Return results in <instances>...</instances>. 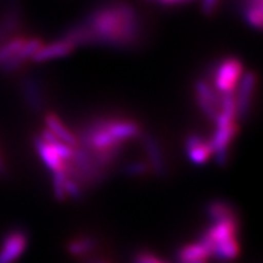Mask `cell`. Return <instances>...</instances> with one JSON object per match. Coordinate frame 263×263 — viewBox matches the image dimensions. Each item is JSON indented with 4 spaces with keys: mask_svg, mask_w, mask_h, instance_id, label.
<instances>
[{
    "mask_svg": "<svg viewBox=\"0 0 263 263\" xmlns=\"http://www.w3.org/2000/svg\"><path fill=\"white\" fill-rule=\"evenodd\" d=\"M244 73V65L238 58H227L217 65L213 73V84L221 94L234 93Z\"/></svg>",
    "mask_w": 263,
    "mask_h": 263,
    "instance_id": "7a4b0ae2",
    "label": "cell"
},
{
    "mask_svg": "<svg viewBox=\"0 0 263 263\" xmlns=\"http://www.w3.org/2000/svg\"><path fill=\"white\" fill-rule=\"evenodd\" d=\"M219 0H202V10L206 15H211L218 5Z\"/></svg>",
    "mask_w": 263,
    "mask_h": 263,
    "instance_id": "d4e9b609",
    "label": "cell"
},
{
    "mask_svg": "<svg viewBox=\"0 0 263 263\" xmlns=\"http://www.w3.org/2000/svg\"><path fill=\"white\" fill-rule=\"evenodd\" d=\"M239 222L238 218H229L223 219V221L213 222V224L206 230V233L201 236L200 242L205 245V248L210 252H213V248L218 242L224 241L230 238H236L238 234Z\"/></svg>",
    "mask_w": 263,
    "mask_h": 263,
    "instance_id": "277c9868",
    "label": "cell"
},
{
    "mask_svg": "<svg viewBox=\"0 0 263 263\" xmlns=\"http://www.w3.org/2000/svg\"><path fill=\"white\" fill-rule=\"evenodd\" d=\"M163 4H178V3L188 2V0H161Z\"/></svg>",
    "mask_w": 263,
    "mask_h": 263,
    "instance_id": "484cf974",
    "label": "cell"
},
{
    "mask_svg": "<svg viewBox=\"0 0 263 263\" xmlns=\"http://www.w3.org/2000/svg\"><path fill=\"white\" fill-rule=\"evenodd\" d=\"M149 163L138 161V162H132L128 163L127 166H124L123 173L127 174V176H141V174H145L146 172H149Z\"/></svg>",
    "mask_w": 263,
    "mask_h": 263,
    "instance_id": "603a6c76",
    "label": "cell"
},
{
    "mask_svg": "<svg viewBox=\"0 0 263 263\" xmlns=\"http://www.w3.org/2000/svg\"><path fill=\"white\" fill-rule=\"evenodd\" d=\"M28 245V235L25 230L14 229L4 236L0 246V263H15L21 257Z\"/></svg>",
    "mask_w": 263,
    "mask_h": 263,
    "instance_id": "5b68a950",
    "label": "cell"
},
{
    "mask_svg": "<svg viewBox=\"0 0 263 263\" xmlns=\"http://www.w3.org/2000/svg\"><path fill=\"white\" fill-rule=\"evenodd\" d=\"M25 94L27 99L29 106L33 110H41L42 108V97L39 93V87L37 82L33 80H28L25 84Z\"/></svg>",
    "mask_w": 263,
    "mask_h": 263,
    "instance_id": "d6986e66",
    "label": "cell"
},
{
    "mask_svg": "<svg viewBox=\"0 0 263 263\" xmlns=\"http://www.w3.org/2000/svg\"><path fill=\"white\" fill-rule=\"evenodd\" d=\"M76 45L67 39H60V41L52 42L48 45H42L38 51L33 55L32 60L34 62H45L52 59L67 57L73 51Z\"/></svg>",
    "mask_w": 263,
    "mask_h": 263,
    "instance_id": "ba28073f",
    "label": "cell"
},
{
    "mask_svg": "<svg viewBox=\"0 0 263 263\" xmlns=\"http://www.w3.org/2000/svg\"><path fill=\"white\" fill-rule=\"evenodd\" d=\"M65 194L66 197H71V199L80 200L83 195V188L78 184L76 180L71 178H66L65 180Z\"/></svg>",
    "mask_w": 263,
    "mask_h": 263,
    "instance_id": "7402d4cb",
    "label": "cell"
},
{
    "mask_svg": "<svg viewBox=\"0 0 263 263\" xmlns=\"http://www.w3.org/2000/svg\"><path fill=\"white\" fill-rule=\"evenodd\" d=\"M177 262L195 261V259H209L211 257V252L205 248L202 242H195L183 246L177 252Z\"/></svg>",
    "mask_w": 263,
    "mask_h": 263,
    "instance_id": "9a60e30c",
    "label": "cell"
},
{
    "mask_svg": "<svg viewBox=\"0 0 263 263\" xmlns=\"http://www.w3.org/2000/svg\"><path fill=\"white\" fill-rule=\"evenodd\" d=\"M238 130L239 127L236 124V121L216 124L215 134H213L212 139L209 141V144L211 146L212 155H215L217 163L221 164V166L226 164L227 162L229 145L233 139H234Z\"/></svg>",
    "mask_w": 263,
    "mask_h": 263,
    "instance_id": "3957f363",
    "label": "cell"
},
{
    "mask_svg": "<svg viewBox=\"0 0 263 263\" xmlns=\"http://www.w3.org/2000/svg\"><path fill=\"white\" fill-rule=\"evenodd\" d=\"M83 263H95V258L94 257H87L83 259Z\"/></svg>",
    "mask_w": 263,
    "mask_h": 263,
    "instance_id": "83f0119b",
    "label": "cell"
},
{
    "mask_svg": "<svg viewBox=\"0 0 263 263\" xmlns=\"http://www.w3.org/2000/svg\"><path fill=\"white\" fill-rule=\"evenodd\" d=\"M206 213L212 222L236 218L234 207L223 200H215V201L210 202L206 207Z\"/></svg>",
    "mask_w": 263,
    "mask_h": 263,
    "instance_id": "5bb4252c",
    "label": "cell"
},
{
    "mask_svg": "<svg viewBox=\"0 0 263 263\" xmlns=\"http://www.w3.org/2000/svg\"><path fill=\"white\" fill-rule=\"evenodd\" d=\"M43 45V42L41 38H31V39H26L25 44L22 45V48L20 49V51L15 55L14 58L10 59L4 64L0 65V67L3 68L4 71H14L16 68L20 67L26 60L28 59H32L33 55L38 51V49Z\"/></svg>",
    "mask_w": 263,
    "mask_h": 263,
    "instance_id": "8fae6325",
    "label": "cell"
},
{
    "mask_svg": "<svg viewBox=\"0 0 263 263\" xmlns=\"http://www.w3.org/2000/svg\"><path fill=\"white\" fill-rule=\"evenodd\" d=\"M54 173V177H52V184H54V193L55 196H57L58 200L60 201H64L66 199V194H65V180L67 177L64 172V170L57 171V172H52Z\"/></svg>",
    "mask_w": 263,
    "mask_h": 263,
    "instance_id": "44dd1931",
    "label": "cell"
},
{
    "mask_svg": "<svg viewBox=\"0 0 263 263\" xmlns=\"http://www.w3.org/2000/svg\"><path fill=\"white\" fill-rule=\"evenodd\" d=\"M95 263H108V262L104 258H95Z\"/></svg>",
    "mask_w": 263,
    "mask_h": 263,
    "instance_id": "f1b7e54d",
    "label": "cell"
},
{
    "mask_svg": "<svg viewBox=\"0 0 263 263\" xmlns=\"http://www.w3.org/2000/svg\"><path fill=\"white\" fill-rule=\"evenodd\" d=\"M239 252L240 246L238 239L230 238L215 245L212 256H215L217 259H221V261H230V259H234L239 255Z\"/></svg>",
    "mask_w": 263,
    "mask_h": 263,
    "instance_id": "2e32d148",
    "label": "cell"
},
{
    "mask_svg": "<svg viewBox=\"0 0 263 263\" xmlns=\"http://www.w3.org/2000/svg\"><path fill=\"white\" fill-rule=\"evenodd\" d=\"M139 33L137 12L124 3L99 8L83 24L70 29L65 39L73 43L97 42L112 47H128L136 43Z\"/></svg>",
    "mask_w": 263,
    "mask_h": 263,
    "instance_id": "6da1fadb",
    "label": "cell"
},
{
    "mask_svg": "<svg viewBox=\"0 0 263 263\" xmlns=\"http://www.w3.org/2000/svg\"><path fill=\"white\" fill-rule=\"evenodd\" d=\"M34 146L37 149L39 156L42 157L43 162L50 168L52 172H57L64 168L65 161L61 160V157L58 155V153L52 147L45 143L41 137H35Z\"/></svg>",
    "mask_w": 263,
    "mask_h": 263,
    "instance_id": "7c38bea8",
    "label": "cell"
},
{
    "mask_svg": "<svg viewBox=\"0 0 263 263\" xmlns=\"http://www.w3.org/2000/svg\"><path fill=\"white\" fill-rule=\"evenodd\" d=\"M45 124H47L48 130L51 132L58 139H60L72 147L78 145L77 138H76L74 134L65 127V124L61 122L60 118L55 114H48L45 116Z\"/></svg>",
    "mask_w": 263,
    "mask_h": 263,
    "instance_id": "4fadbf2b",
    "label": "cell"
},
{
    "mask_svg": "<svg viewBox=\"0 0 263 263\" xmlns=\"http://www.w3.org/2000/svg\"><path fill=\"white\" fill-rule=\"evenodd\" d=\"M195 93L196 101L203 114L215 122L219 111V95L216 93L215 88H212L206 81L200 80L195 84Z\"/></svg>",
    "mask_w": 263,
    "mask_h": 263,
    "instance_id": "52a82bcc",
    "label": "cell"
},
{
    "mask_svg": "<svg viewBox=\"0 0 263 263\" xmlns=\"http://www.w3.org/2000/svg\"><path fill=\"white\" fill-rule=\"evenodd\" d=\"M3 171H4V163H3L2 157H0V173H2Z\"/></svg>",
    "mask_w": 263,
    "mask_h": 263,
    "instance_id": "f546056e",
    "label": "cell"
},
{
    "mask_svg": "<svg viewBox=\"0 0 263 263\" xmlns=\"http://www.w3.org/2000/svg\"><path fill=\"white\" fill-rule=\"evenodd\" d=\"M262 6H251V8H246L245 18L248 24L256 29H261L262 27Z\"/></svg>",
    "mask_w": 263,
    "mask_h": 263,
    "instance_id": "ffe728a7",
    "label": "cell"
},
{
    "mask_svg": "<svg viewBox=\"0 0 263 263\" xmlns=\"http://www.w3.org/2000/svg\"><path fill=\"white\" fill-rule=\"evenodd\" d=\"M97 246V241L91 236H78V238L72 239L67 245V251L72 256H87L89 252L93 251Z\"/></svg>",
    "mask_w": 263,
    "mask_h": 263,
    "instance_id": "e0dca14e",
    "label": "cell"
},
{
    "mask_svg": "<svg viewBox=\"0 0 263 263\" xmlns=\"http://www.w3.org/2000/svg\"><path fill=\"white\" fill-rule=\"evenodd\" d=\"M257 83V76L255 72H245L240 78L238 85V93L235 97V107H236V118L244 120L248 116L250 108H251L252 97Z\"/></svg>",
    "mask_w": 263,
    "mask_h": 263,
    "instance_id": "8992f818",
    "label": "cell"
},
{
    "mask_svg": "<svg viewBox=\"0 0 263 263\" xmlns=\"http://www.w3.org/2000/svg\"><path fill=\"white\" fill-rule=\"evenodd\" d=\"M177 263H207V259H195V261H184Z\"/></svg>",
    "mask_w": 263,
    "mask_h": 263,
    "instance_id": "4316f807",
    "label": "cell"
},
{
    "mask_svg": "<svg viewBox=\"0 0 263 263\" xmlns=\"http://www.w3.org/2000/svg\"><path fill=\"white\" fill-rule=\"evenodd\" d=\"M26 39L27 38H26L25 35H20V37L10 39V41L6 42L4 45H2V47H0V65L14 58L20 51V49L22 48V45L25 44Z\"/></svg>",
    "mask_w": 263,
    "mask_h": 263,
    "instance_id": "ac0fdd59",
    "label": "cell"
},
{
    "mask_svg": "<svg viewBox=\"0 0 263 263\" xmlns=\"http://www.w3.org/2000/svg\"><path fill=\"white\" fill-rule=\"evenodd\" d=\"M133 263H167L150 252H138Z\"/></svg>",
    "mask_w": 263,
    "mask_h": 263,
    "instance_id": "cb8c5ba5",
    "label": "cell"
},
{
    "mask_svg": "<svg viewBox=\"0 0 263 263\" xmlns=\"http://www.w3.org/2000/svg\"><path fill=\"white\" fill-rule=\"evenodd\" d=\"M185 150L189 160L194 164H203L212 156V150L209 141L197 134H192L185 139Z\"/></svg>",
    "mask_w": 263,
    "mask_h": 263,
    "instance_id": "9c48e42d",
    "label": "cell"
},
{
    "mask_svg": "<svg viewBox=\"0 0 263 263\" xmlns=\"http://www.w3.org/2000/svg\"><path fill=\"white\" fill-rule=\"evenodd\" d=\"M143 145L149 157V166L154 174L157 177H163L166 174V163L162 155V151L160 149L159 143L151 136L143 137Z\"/></svg>",
    "mask_w": 263,
    "mask_h": 263,
    "instance_id": "30bf717a",
    "label": "cell"
}]
</instances>
